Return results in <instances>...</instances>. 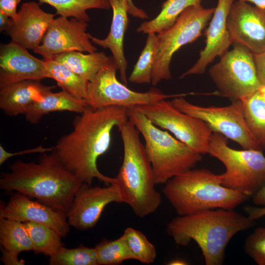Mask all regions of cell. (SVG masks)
<instances>
[{
  "label": "cell",
  "instance_id": "cell-1",
  "mask_svg": "<svg viewBox=\"0 0 265 265\" xmlns=\"http://www.w3.org/2000/svg\"><path fill=\"white\" fill-rule=\"evenodd\" d=\"M127 110L121 106L94 108L87 106L75 119L72 131L53 147L62 164L82 183L91 186L97 179L107 186L116 184L115 178L100 172L97 161L108 150L113 128L128 119Z\"/></svg>",
  "mask_w": 265,
  "mask_h": 265
},
{
  "label": "cell",
  "instance_id": "cell-2",
  "mask_svg": "<svg viewBox=\"0 0 265 265\" xmlns=\"http://www.w3.org/2000/svg\"><path fill=\"white\" fill-rule=\"evenodd\" d=\"M0 178V188L15 191L66 214L82 183L67 170L52 151L41 153L37 162L17 160Z\"/></svg>",
  "mask_w": 265,
  "mask_h": 265
},
{
  "label": "cell",
  "instance_id": "cell-3",
  "mask_svg": "<svg viewBox=\"0 0 265 265\" xmlns=\"http://www.w3.org/2000/svg\"><path fill=\"white\" fill-rule=\"evenodd\" d=\"M255 224L254 220L234 210L216 209L179 215L167 223L166 232L179 245L195 241L206 265H221L232 238Z\"/></svg>",
  "mask_w": 265,
  "mask_h": 265
},
{
  "label": "cell",
  "instance_id": "cell-4",
  "mask_svg": "<svg viewBox=\"0 0 265 265\" xmlns=\"http://www.w3.org/2000/svg\"><path fill=\"white\" fill-rule=\"evenodd\" d=\"M123 146L122 163L115 177L123 203L136 216L144 217L155 212L161 203L156 189L153 170L140 132L128 119L119 124Z\"/></svg>",
  "mask_w": 265,
  "mask_h": 265
},
{
  "label": "cell",
  "instance_id": "cell-5",
  "mask_svg": "<svg viewBox=\"0 0 265 265\" xmlns=\"http://www.w3.org/2000/svg\"><path fill=\"white\" fill-rule=\"evenodd\" d=\"M162 192L180 216L216 209L234 210L249 198L225 187L220 174L205 168H192L173 177Z\"/></svg>",
  "mask_w": 265,
  "mask_h": 265
},
{
  "label": "cell",
  "instance_id": "cell-6",
  "mask_svg": "<svg viewBox=\"0 0 265 265\" xmlns=\"http://www.w3.org/2000/svg\"><path fill=\"white\" fill-rule=\"evenodd\" d=\"M127 115L144 139L156 185L165 184L201 160L202 155L156 126L135 107L128 108Z\"/></svg>",
  "mask_w": 265,
  "mask_h": 265
},
{
  "label": "cell",
  "instance_id": "cell-7",
  "mask_svg": "<svg viewBox=\"0 0 265 265\" xmlns=\"http://www.w3.org/2000/svg\"><path fill=\"white\" fill-rule=\"evenodd\" d=\"M208 154L221 161L225 171L220 174L221 184L253 196L265 185V156L257 149H234L228 138L213 132Z\"/></svg>",
  "mask_w": 265,
  "mask_h": 265
},
{
  "label": "cell",
  "instance_id": "cell-8",
  "mask_svg": "<svg viewBox=\"0 0 265 265\" xmlns=\"http://www.w3.org/2000/svg\"><path fill=\"white\" fill-rule=\"evenodd\" d=\"M214 8L201 4L186 8L170 27L157 34L158 48L151 84L156 86L171 78L170 64L174 54L182 47L196 41L211 20Z\"/></svg>",
  "mask_w": 265,
  "mask_h": 265
},
{
  "label": "cell",
  "instance_id": "cell-9",
  "mask_svg": "<svg viewBox=\"0 0 265 265\" xmlns=\"http://www.w3.org/2000/svg\"><path fill=\"white\" fill-rule=\"evenodd\" d=\"M232 44L233 49L220 57V60L209 70L218 94L232 102L250 96L262 86L253 54L243 46Z\"/></svg>",
  "mask_w": 265,
  "mask_h": 265
},
{
  "label": "cell",
  "instance_id": "cell-10",
  "mask_svg": "<svg viewBox=\"0 0 265 265\" xmlns=\"http://www.w3.org/2000/svg\"><path fill=\"white\" fill-rule=\"evenodd\" d=\"M117 70L118 67L112 58L89 82L84 99L87 106L94 108L110 106L129 108L149 105L169 98L184 97L190 94H166L156 88L145 92L134 91L117 80Z\"/></svg>",
  "mask_w": 265,
  "mask_h": 265
},
{
  "label": "cell",
  "instance_id": "cell-11",
  "mask_svg": "<svg viewBox=\"0 0 265 265\" xmlns=\"http://www.w3.org/2000/svg\"><path fill=\"white\" fill-rule=\"evenodd\" d=\"M135 107L154 124L171 132L194 152L208 154L213 132L201 119L181 111L167 100Z\"/></svg>",
  "mask_w": 265,
  "mask_h": 265
},
{
  "label": "cell",
  "instance_id": "cell-12",
  "mask_svg": "<svg viewBox=\"0 0 265 265\" xmlns=\"http://www.w3.org/2000/svg\"><path fill=\"white\" fill-rule=\"evenodd\" d=\"M171 101L181 111L201 119L213 132L222 134L242 149L260 150L247 127L241 100L232 101L224 106H198L184 97L174 98Z\"/></svg>",
  "mask_w": 265,
  "mask_h": 265
},
{
  "label": "cell",
  "instance_id": "cell-13",
  "mask_svg": "<svg viewBox=\"0 0 265 265\" xmlns=\"http://www.w3.org/2000/svg\"><path fill=\"white\" fill-rule=\"evenodd\" d=\"M87 22L60 16L54 18L44 36L40 45L33 50L35 53L49 59L55 55L78 51L91 53L96 52L86 33Z\"/></svg>",
  "mask_w": 265,
  "mask_h": 265
},
{
  "label": "cell",
  "instance_id": "cell-14",
  "mask_svg": "<svg viewBox=\"0 0 265 265\" xmlns=\"http://www.w3.org/2000/svg\"><path fill=\"white\" fill-rule=\"evenodd\" d=\"M226 24L232 44L244 46L253 54L265 51V9L235 0Z\"/></svg>",
  "mask_w": 265,
  "mask_h": 265
},
{
  "label": "cell",
  "instance_id": "cell-15",
  "mask_svg": "<svg viewBox=\"0 0 265 265\" xmlns=\"http://www.w3.org/2000/svg\"><path fill=\"white\" fill-rule=\"evenodd\" d=\"M123 203L116 184L106 187H92L82 183L76 191L71 207L67 213L68 222L81 231L93 228L105 207L109 204Z\"/></svg>",
  "mask_w": 265,
  "mask_h": 265
},
{
  "label": "cell",
  "instance_id": "cell-16",
  "mask_svg": "<svg viewBox=\"0 0 265 265\" xmlns=\"http://www.w3.org/2000/svg\"><path fill=\"white\" fill-rule=\"evenodd\" d=\"M0 218L43 224L63 238L66 237L70 231L66 213L39 201H32L17 192L11 196L6 205L0 204Z\"/></svg>",
  "mask_w": 265,
  "mask_h": 265
},
{
  "label": "cell",
  "instance_id": "cell-17",
  "mask_svg": "<svg viewBox=\"0 0 265 265\" xmlns=\"http://www.w3.org/2000/svg\"><path fill=\"white\" fill-rule=\"evenodd\" d=\"M235 0H218L211 22L205 31L206 45L197 62L180 78L205 73L207 66L217 56L221 57L232 44L227 27V18Z\"/></svg>",
  "mask_w": 265,
  "mask_h": 265
},
{
  "label": "cell",
  "instance_id": "cell-18",
  "mask_svg": "<svg viewBox=\"0 0 265 265\" xmlns=\"http://www.w3.org/2000/svg\"><path fill=\"white\" fill-rule=\"evenodd\" d=\"M44 60L11 41L0 47V88L25 80L44 79Z\"/></svg>",
  "mask_w": 265,
  "mask_h": 265
},
{
  "label": "cell",
  "instance_id": "cell-19",
  "mask_svg": "<svg viewBox=\"0 0 265 265\" xmlns=\"http://www.w3.org/2000/svg\"><path fill=\"white\" fill-rule=\"evenodd\" d=\"M54 15L44 11L35 1L24 2L6 33L11 41L33 51L41 43Z\"/></svg>",
  "mask_w": 265,
  "mask_h": 265
},
{
  "label": "cell",
  "instance_id": "cell-20",
  "mask_svg": "<svg viewBox=\"0 0 265 265\" xmlns=\"http://www.w3.org/2000/svg\"><path fill=\"white\" fill-rule=\"evenodd\" d=\"M108 0L112 9L113 16L107 36L105 39H99L89 34V37L93 44L110 51L118 67L121 80L127 85L128 63L124 54V40L129 25V6L127 0Z\"/></svg>",
  "mask_w": 265,
  "mask_h": 265
},
{
  "label": "cell",
  "instance_id": "cell-21",
  "mask_svg": "<svg viewBox=\"0 0 265 265\" xmlns=\"http://www.w3.org/2000/svg\"><path fill=\"white\" fill-rule=\"evenodd\" d=\"M54 86H47L39 80H25L0 88V108L9 116L25 115Z\"/></svg>",
  "mask_w": 265,
  "mask_h": 265
},
{
  "label": "cell",
  "instance_id": "cell-22",
  "mask_svg": "<svg viewBox=\"0 0 265 265\" xmlns=\"http://www.w3.org/2000/svg\"><path fill=\"white\" fill-rule=\"evenodd\" d=\"M87 106L84 100L76 98L64 91H51L35 103L24 115L28 122L34 124L44 115L53 112L67 111L81 114Z\"/></svg>",
  "mask_w": 265,
  "mask_h": 265
},
{
  "label": "cell",
  "instance_id": "cell-23",
  "mask_svg": "<svg viewBox=\"0 0 265 265\" xmlns=\"http://www.w3.org/2000/svg\"><path fill=\"white\" fill-rule=\"evenodd\" d=\"M112 58L103 52L85 54L80 52L72 51L55 55L49 59L63 64L90 82Z\"/></svg>",
  "mask_w": 265,
  "mask_h": 265
},
{
  "label": "cell",
  "instance_id": "cell-24",
  "mask_svg": "<svg viewBox=\"0 0 265 265\" xmlns=\"http://www.w3.org/2000/svg\"><path fill=\"white\" fill-rule=\"evenodd\" d=\"M247 127L260 150L265 151V98L261 88L240 100Z\"/></svg>",
  "mask_w": 265,
  "mask_h": 265
},
{
  "label": "cell",
  "instance_id": "cell-25",
  "mask_svg": "<svg viewBox=\"0 0 265 265\" xmlns=\"http://www.w3.org/2000/svg\"><path fill=\"white\" fill-rule=\"evenodd\" d=\"M44 60L45 78L54 80L62 91L76 98L84 100L89 81L54 60Z\"/></svg>",
  "mask_w": 265,
  "mask_h": 265
},
{
  "label": "cell",
  "instance_id": "cell-26",
  "mask_svg": "<svg viewBox=\"0 0 265 265\" xmlns=\"http://www.w3.org/2000/svg\"><path fill=\"white\" fill-rule=\"evenodd\" d=\"M202 0H166L159 13L150 21L142 23L136 31L144 34H158L172 26L187 7L201 4Z\"/></svg>",
  "mask_w": 265,
  "mask_h": 265
},
{
  "label": "cell",
  "instance_id": "cell-27",
  "mask_svg": "<svg viewBox=\"0 0 265 265\" xmlns=\"http://www.w3.org/2000/svg\"><path fill=\"white\" fill-rule=\"evenodd\" d=\"M0 243L4 250L19 254L33 251V247L23 222L0 218Z\"/></svg>",
  "mask_w": 265,
  "mask_h": 265
},
{
  "label": "cell",
  "instance_id": "cell-28",
  "mask_svg": "<svg viewBox=\"0 0 265 265\" xmlns=\"http://www.w3.org/2000/svg\"><path fill=\"white\" fill-rule=\"evenodd\" d=\"M53 7L56 14L66 18H74L88 22L90 17L86 11L90 9L109 10L108 0H38Z\"/></svg>",
  "mask_w": 265,
  "mask_h": 265
},
{
  "label": "cell",
  "instance_id": "cell-29",
  "mask_svg": "<svg viewBox=\"0 0 265 265\" xmlns=\"http://www.w3.org/2000/svg\"><path fill=\"white\" fill-rule=\"evenodd\" d=\"M23 223L35 253H42L50 257L63 246L61 236L51 228L31 221L24 222Z\"/></svg>",
  "mask_w": 265,
  "mask_h": 265
},
{
  "label": "cell",
  "instance_id": "cell-30",
  "mask_svg": "<svg viewBox=\"0 0 265 265\" xmlns=\"http://www.w3.org/2000/svg\"><path fill=\"white\" fill-rule=\"evenodd\" d=\"M158 44L157 34H148L145 46L128 78L129 81L136 83L151 82Z\"/></svg>",
  "mask_w": 265,
  "mask_h": 265
},
{
  "label": "cell",
  "instance_id": "cell-31",
  "mask_svg": "<svg viewBox=\"0 0 265 265\" xmlns=\"http://www.w3.org/2000/svg\"><path fill=\"white\" fill-rule=\"evenodd\" d=\"M132 260L150 264L157 257L156 248L141 231L132 227L127 228L122 235Z\"/></svg>",
  "mask_w": 265,
  "mask_h": 265
},
{
  "label": "cell",
  "instance_id": "cell-32",
  "mask_svg": "<svg viewBox=\"0 0 265 265\" xmlns=\"http://www.w3.org/2000/svg\"><path fill=\"white\" fill-rule=\"evenodd\" d=\"M98 265H116L132 260L123 235L113 240H103L95 247Z\"/></svg>",
  "mask_w": 265,
  "mask_h": 265
},
{
  "label": "cell",
  "instance_id": "cell-33",
  "mask_svg": "<svg viewBox=\"0 0 265 265\" xmlns=\"http://www.w3.org/2000/svg\"><path fill=\"white\" fill-rule=\"evenodd\" d=\"M50 265H98L95 247L80 246L68 249L63 246L49 257Z\"/></svg>",
  "mask_w": 265,
  "mask_h": 265
},
{
  "label": "cell",
  "instance_id": "cell-34",
  "mask_svg": "<svg viewBox=\"0 0 265 265\" xmlns=\"http://www.w3.org/2000/svg\"><path fill=\"white\" fill-rule=\"evenodd\" d=\"M244 250L258 265H265V227H258L246 238Z\"/></svg>",
  "mask_w": 265,
  "mask_h": 265
},
{
  "label": "cell",
  "instance_id": "cell-35",
  "mask_svg": "<svg viewBox=\"0 0 265 265\" xmlns=\"http://www.w3.org/2000/svg\"><path fill=\"white\" fill-rule=\"evenodd\" d=\"M53 150V147L45 148L42 145H40L38 146L29 149L23 150L17 152H9L7 151L3 147L0 145V164H2L8 159L24 154H31V153H43L45 152H51Z\"/></svg>",
  "mask_w": 265,
  "mask_h": 265
},
{
  "label": "cell",
  "instance_id": "cell-36",
  "mask_svg": "<svg viewBox=\"0 0 265 265\" xmlns=\"http://www.w3.org/2000/svg\"><path fill=\"white\" fill-rule=\"evenodd\" d=\"M21 0H0V12L12 20L17 16V7Z\"/></svg>",
  "mask_w": 265,
  "mask_h": 265
},
{
  "label": "cell",
  "instance_id": "cell-37",
  "mask_svg": "<svg viewBox=\"0 0 265 265\" xmlns=\"http://www.w3.org/2000/svg\"><path fill=\"white\" fill-rule=\"evenodd\" d=\"M257 75L262 86H265V51L253 54Z\"/></svg>",
  "mask_w": 265,
  "mask_h": 265
},
{
  "label": "cell",
  "instance_id": "cell-38",
  "mask_svg": "<svg viewBox=\"0 0 265 265\" xmlns=\"http://www.w3.org/2000/svg\"><path fill=\"white\" fill-rule=\"evenodd\" d=\"M2 256L0 258L1 262L5 265H23L25 262L23 260H19L18 255L14 253L7 251L3 249H1Z\"/></svg>",
  "mask_w": 265,
  "mask_h": 265
},
{
  "label": "cell",
  "instance_id": "cell-39",
  "mask_svg": "<svg viewBox=\"0 0 265 265\" xmlns=\"http://www.w3.org/2000/svg\"><path fill=\"white\" fill-rule=\"evenodd\" d=\"M247 216L252 220H256L265 216V207H257L252 206H245L243 208Z\"/></svg>",
  "mask_w": 265,
  "mask_h": 265
},
{
  "label": "cell",
  "instance_id": "cell-40",
  "mask_svg": "<svg viewBox=\"0 0 265 265\" xmlns=\"http://www.w3.org/2000/svg\"><path fill=\"white\" fill-rule=\"evenodd\" d=\"M129 6V14L135 18L141 19H148V16L143 10L137 7L132 0H127Z\"/></svg>",
  "mask_w": 265,
  "mask_h": 265
},
{
  "label": "cell",
  "instance_id": "cell-41",
  "mask_svg": "<svg viewBox=\"0 0 265 265\" xmlns=\"http://www.w3.org/2000/svg\"><path fill=\"white\" fill-rule=\"evenodd\" d=\"M252 197V201L254 204L265 207V185Z\"/></svg>",
  "mask_w": 265,
  "mask_h": 265
},
{
  "label": "cell",
  "instance_id": "cell-42",
  "mask_svg": "<svg viewBox=\"0 0 265 265\" xmlns=\"http://www.w3.org/2000/svg\"><path fill=\"white\" fill-rule=\"evenodd\" d=\"M11 18L0 12V31H6L12 24Z\"/></svg>",
  "mask_w": 265,
  "mask_h": 265
},
{
  "label": "cell",
  "instance_id": "cell-43",
  "mask_svg": "<svg viewBox=\"0 0 265 265\" xmlns=\"http://www.w3.org/2000/svg\"><path fill=\"white\" fill-rule=\"evenodd\" d=\"M250 2L255 4V6L263 9H265V0H235Z\"/></svg>",
  "mask_w": 265,
  "mask_h": 265
},
{
  "label": "cell",
  "instance_id": "cell-44",
  "mask_svg": "<svg viewBox=\"0 0 265 265\" xmlns=\"http://www.w3.org/2000/svg\"><path fill=\"white\" fill-rule=\"evenodd\" d=\"M187 263L184 260L181 259H175L171 261L168 263V265H187Z\"/></svg>",
  "mask_w": 265,
  "mask_h": 265
},
{
  "label": "cell",
  "instance_id": "cell-45",
  "mask_svg": "<svg viewBox=\"0 0 265 265\" xmlns=\"http://www.w3.org/2000/svg\"><path fill=\"white\" fill-rule=\"evenodd\" d=\"M261 90H262L265 98V86H262L261 88Z\"/></svg>",
  "mask_w": 265,
  "mask_h": 265
}]
</instances>
